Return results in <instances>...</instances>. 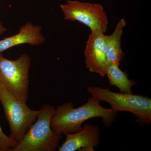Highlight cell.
Masks as SVG:
<instances>
[{
    "label": "cell",
    "instance_id": "cell-1",
    "mask_svg": "<svg viewBox=\"0 0 151 151\" xmlns=\"http://www.w3.org/2000/svg\"><path fill=\"white\" fill-rule=\"evenodd\" d=\"M101 101L91 96L84 105L74 108L73 103H63L55 109L50 121L53 132L61 135L72 134L82 129V124L92 118L100 117L105 127H110L119 112L113 108H106L100 104Z\"/></svg>",
    "mask_w": 151,
    "mask_h": 151
},
{
    "label": "cell",
    "instance_id": "cell-2",
    "mask_svg": "<svg viewBox=\"0 0 151 151\" xmlns=\"http://www.w3.org/2000/svg\"><path fill=\"white\" fill-rule=\"evenodd\" d=\"M55 109L48 104L42 106L36 121L30 126L22 140L9 151H56L62 135L53 132L50 127Z\"/></svg>",
    "mask_w": 151,
    "mask_h": 151
},
{
    "label": "cell",
    "instance_id": "cell-3",
    "mask_svg": "<svg viewBox=\"0 0 151 151\" xmlns=\"http://www.w3.org/2000/svg\"><path fill=\"white\" fill-rule=\"evenodd\" d=\"M86 90L91 96L110 104L118 111H127L137 118L140 126H147L151 123V99L147 96L112 92L108 89L88 86Z\"/></svg>",
    "mask_w": 151,
    "mask_h": 151
},
{
    "label": "cell",
    "instance_id": "cell-4",
    "mask_svg": "<svg viewBox=\"0 0 151 151\" xmlns=\"http://www.w3.org/2000/svg\"><path fill=\"white\" fill-rule=\"evenodd\" d=\"M0 101L9 125L10 134L9 137L19 143L30 126L36 121L39 110L35 111L29 108L26 103L14 96L1 82Z\"/></svg>",
    "mask_w": 151,
    "mask_h": 151
},
{
    "label": "cell",
    "instance_id": "cell-5",
    "mask_svg": "<svg viewBox=\"0 0 151 151\" xmlns=\"http://www.w3.org/2000/svg\"><path fill=\"white\" fill-rule=\"evenodd\" d=\"M31 59L27 53L11 60L0 53V82L17 98L26 103L28 99L29 71Z\"/></svg>",
    "mask_w": 151,
    "mask_h": 151
},
{
    "label": "cell",
    "instance_id": "cell-6",
    "mask_svg": "<svg viewBox=\"0 0 151 151\" xmlns=\"http://www.w3.org/2000/svg\"><path fill=\"white\" fill-rule=\"evenodd\" d=\"M60 7L64 14V19L80 22L91 31L104 33L107 31L108 17L100 4L67 0L65 4L60 5Z\"/></svg>",
    "mask_w": 151,
    "mask_h": 151
},
{
    "label": "cell",
    "instance_id": "cell-7",
    "mask_svg": "<svg viewBox=\"0 0 151 151\" xmlns=\"http://www.w3.org/2000/svg\"><path fill=\"white\" fill-rule=\"evenodd\" d=\"M84 56L85 64L89 71L104 77L108 65L105 33L91 31L86 42Z\"/></svg>",
    "mask_w": 151,
    "mask_h": 151
},
{
    "label": "cell",
    "instance_id": "cell-8",
    "mask_svg": "<svg viewBox=\"0 0 151 151\" xmlns=\"http://www.w3.org/2000/svg\"><path fill=\"white\" fill-rule=\"evenodd\" d=\"M59 151H94L100 143V132L97 125L84 124L79 132L67 134Z\"/></svg>",
    "mask_w": 151,
    "mask_h": 151
},
{
    "label": "cell",
    "instance_id": "cell-9",
    "mask_svg": "<svg viewBox=\"0 0 151 151\" xmlns=\"http://www.w3.org/2000/svg\"><path fill=\"white\" fill-rule=\"evenodd\" d=\"M42 28L28 22L22 26L17 34L0 40V53L14 46L24 44L32 46L42 44L45 38L41 33Z\"/></svg>",
    "mask_w": 151,
    "mask_h": 151
},
{
    "label": "cell",
    "instance_id": "cell-10",
    "mask_svg": "<svg viewBox=\"0 0 151 151\" xmlns=\"http://www.w3.org/2000/svg\"><path fill=\"white\" fill-rule=\"evenodd\" d=\"M126 25L125 19H122L116 25L113 33L110 35H105L107 63L120 65L124 54L121 45V40L123 29Z\"/></svg>",
    "mask_w": 151,
    "mask_h": 151
},
{
    "label": "cell",
    "instance_id": "cell-11",
    "mask_svg": "<svg viewBox=\"0 0 151 151\" xmlns=\"http://www.w3.org/2000/svg\"><path fill=\"white\" fill-rule=\"evenodd\" d=\"M119 66L113 63L108 65L105 75L108 77L110 86H116L122 93L132 94L131 89L137 81L129 79L127 72L121 70Z\"/></svg>",
    "mask_w": 151,
    "mask_h": 151
},
{
    "label": "cell",
    "instance_id": "cell-12",
    "mask_svg": "<svg viewBox=\"0 0 151 151\" xmlns=\"http://www.w3.org/2000/svg\"><path fill=\"white\" fill-rule=\"evenodd\" d=\"M18 143L5 134L0 125V150L1 151H9L15 147Z\"/></svg>",
    "mask_w": 151,
    "mask_h": 151
},
{
    "label": "cell",
    "instance_id": "cell-13",
    "mask_svg": "<svg viewBox=\"0 0 151 151\" xmlns=\"http://www.w3.org/2000/svg\"><path fill=\"white\" fill-rule=\"evenodd\" d=\"M6 29L3 26L2 24L0 22V35H2L4 33L6 32Z\"/></svg>",
    "mask_w": 151,
    "mask_h": 151
},
{
    "label": "cell",
    "instance_id": "cell-14",
    "mask_svg": "<svg viewBox=\"0 0 151 151\" xmlns=\"http://www.w3.org/2000/svg\"><path fill=\"white\" fill-rule=\"evenodd\" d=\"M0 151H1V150H0Z\"/></svg>",
    "mask_w": 151,
    "mask_h": 151
}]
</instances>
